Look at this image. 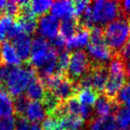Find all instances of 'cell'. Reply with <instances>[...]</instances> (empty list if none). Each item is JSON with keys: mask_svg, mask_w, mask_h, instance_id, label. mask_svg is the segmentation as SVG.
Listing matches in <instances>:
<instances>
[{"mask_svg": "<svg viewBox=\"0 0 130 130\" xmlns=\"http://www.w3.org/2000/svg\"><path fill=\"white\" fill-rule=\"evenodd\" d=\"M46 115V111L41 102H29L26 111L28 120H30L32 123H39L45 119Z\"/></svg>", "mask_w": 130, "mask_h": 130, "instance_id": "2e32d148", "label": "cell"}, {"mask_svg": "<svg viewBox=\"0 0 130 130\" xmlns=\"http://www.w3.org/2000/svg\"><path fill=\"white\" fill-rule=\"evenodd\" d=\"M29 103V100L25 94H21L15 97V100L13 101V109L17 117H25Z\"/></svg>", "mask_w": 130, "mask_h": 130, "instance_id": "7402d4cb", "label": "cell"}, {"mask_svg": "<svg viewBox=\"0 0 130 130\" xmlns=\"http://www.w3.org/2000/svg\"><path fill=\"white\" fill-rule=\"evenodd\" d=\"M126 77L130 80V62L126 63Z\"/></svg>", "mask_w": 130, "mask_h": 130, "instance_id": "d590c367", "label": "cell"}, {"mask_svg": "<svg viewBox=\"0 0 130 130\" xmlns=\"http://www.w3.org/2000/svg\"><path fill=\"white\" fill-rule=\"evenodd\" d=\"M98 93L91 88H82L78 90L76 97L81 104L87 106H94L96 100L98 98Z\"/></svg>", "mask_w": 130, "mask_h": 130, "instance_id": "ac0fdd59", "label": "cell"}, {"mask_svg": "<svg viewBox=\"0 0 130 130\" xmlns=\"http://www.w3.org/2000/svg\"><path fill=\"white\" fill-rule=\"evenodd\" d=\"M90 69L91 61L85 50L80 49L71 53L67 77L76 84V86L78 82L88 73Z\"/></svg>", "mask_w": 130, "mask_h": 130, "instance_id": "8992f818", "label": "cell"}, {"mask_svg": "<svg viewBox=\"0 0 130 130\" xmlns=\"http://www.w3.org/2000/svg\"><path fill=\"white\" fill-rule=\"evenodd\" d=\"M0 65H1V61H0Z\"/></svg>", "mask_w": 130, "mask_h": 130, "instance_id": "f35d334b", "label": "cell"}, {"mask_svg": "<svg viewBox=\"0 0 130 130\" xmlns=\"http://www.w3.org/2000/svg\"><path fill=\"white\" fill-rule=\"evenodd\" d=\"M70 57L71 54L68 50H61L58 52L57 57V65H56L55 74L67 75L68 68L70 63Z\"/></svg>", "mask_w": 130, "mask_h": 130, "instance_id": "ffe728a7", "label": "cell"}, {"mask_svg": "<svg viewBox=\"0 0 130 130\" xmlns=\"http://www.w3.org/2000/svg\"><path fill=\"white\" fill-rule=\"evenodd\" d=\"M45 94V88L42 79L36 76L32 78L26 89V94L27 98L30 102H41Z\"/></svg>", "mask_w": 130, "mask_h": 130, "instance_id": "4fadbf2b", "label": "cell"}, {"mask_svg": "<svg viewBox=\"0 0 130 130\" xmlns=\"http://www.w3.org/2000/svg\"><path fill=\"white\" fill-rule=\"evenodd\" d=\"M78 20H77L76 17L64 19L60 23L59 32L60 35L63 38L69 39L71 37L74 36L78 32Z\"/></svg>", "mask_w": 130, "mask_h": 130, "instance_id": "e0dca14e", "label": "cell"}, {"mask_svg": "<svg viewBox=\"0 0 130 130\" xmlns=\"http://www.w3.org/2000/svg\"><path fill=\"white\" fill-rule=\"evenodd\" d=\"M53 2L52 1H31L29 2V6L30 12L33 13L34 16H43L45 14V13L48 12L49 9H51L52 7Z\"/></svg>", "mask_w": 130, "mask_h": 130, "instance_id": "44dd1931", "label": "cell"}, {"mask_svg": "<svg viewBox=\"0 0 130 130\" xmlns=\"http://www.w3.org/2000/svg\"><path fill=\"white\" fill-rule=\"evenodd\" d=\"M0 130H15V119L7 117L0 119Z\"/></svg>", "mask_w": 130, "mask_h": 130, "instance_id": "83f0119b", "label": "cell"}, {"mask_svg": "<svg viewBox=\"0 0 130 130\" xmlns=\"http://www.w3.org/2000/svg\"><path fill=\"white\" fill-rule=\"evenodd\" d=\"M13 41V46L22 61L29 62V57H30L31 44H32L30 36L22 32L19 36H17Z\"/></svg>", "mask_w": 130, "mask_h": 130, "instance_id": "8fae6325", "label": "cell"}, {"mask_svg": "<svg viewBox=\"0 0 130 130\" xmlns=\"http://www.w3.org/2000/svg\"><path fill=\"white\" fill-rule=\"evenodd\" d=\"M119 127L116 123L115 116L107 117H95L86 123L84 130H118Z\"/></svg>", "mask_w": 130, "mask_h": 130, "instance_id": "7c38bea8", "label": "cell"}, {"mask_svg": "<svg viewBox=\"0 0 130 130\" xmlns=\"http://www.w3.org/2000/svg\"><path fill=\"white\" fill-rule=\"evenodd\" d=\"M13 113H14L13 101L11 95H8L0 102V119L12 117Z\"/></svg>", "mask_w": 130, "mask_h": 130, "instance_id": "603a6c76", "label": "cell"}, {"mask_svg": "<svg viewBox=\"0 0 130 130\" xmlns=\"http://www.w3.org/2000/svg\"><path fill=\"white\" fill-rule=\"evenodd\" d=\"M51 13L56 18L64 19L72 18L75 16L74 6L71 1H56L53 3L51 7Z\"/></svg>", "mask_w": 130, "mask_h": 130, "instance_id": "5bb4252c", "label": "cell"}, {"mask_svg": "<svg viewBox=\"0 0 130 130\" xmlns=\"http://www.w3.org/2000/svg\"><path fill=\"white\" fill-rule=\"evenodd\" d=\"M15 130H30V125L25 117H17L15 119Z\"/></svg>", "mask_w": 130, "mask_h": 130, "instance_id": "f546056e", "label": "cell"}, {"mask_svg": "<svg viewBox=\"0 0 130 130\" xmlns=\"http://www.w3.org/2000/svg\"><path fill=\"white\" fill-rule=\"evenodd\" d=\"M30 130H43V128L39 123H32L30 126Z\"/></svg>", "mask_w": 130, "mask_h": 130, "instance_id": "e575fe53", "label": "cell"}, {"mask_svg": "<svg viewBox=\"0 0 130 130\" xmlns=\"http://www.w3.org/2000/svg\"><path fill=\"white\" fill-rule=\"evenodd\" d=\"M89 40H90V30L78 27V32L71 38L67 39L65 45L69 50H74V49L80 50V48L88 45Z\"/></svg>", "mask_w": 130, "mask_h": 130, "instance_id": "9a60e30c", "label": "cell"}, {"mask_svg": "<svg viewBox=\"0 0 130 130\" xmlns=\"http://www.w3.org/2000/svg\"><path fill=\"white\" fill-rule=\"evenodd\" d=\"M41 126L43 130H61L59 119L53 116H48L45 118Z\"/></svg>", "mask_w": 130, "mask_h": 130, "instance_id": "484cf974", "label": "cell"}, {"mask_svg": "<svg viewBox=\"0 0 130 130\" xmlns=\"http://www.w3.org/2000/svg\"><path fill=\"white\" fill-rule=\"evenodd\" d=\"M91 2L89 1H84V0H79V1H75L73 2V6H74V12L76 18H78L80 15H82L85 11L90 6Z\"/></svg>", "mask_w": 130, "mask_h": 130, "instance_id": "4316f807", "label": "cell"}, {"mask_svg": "<svg viewBox=\"0 0 130 130\" xmlns=\"http://www.w3.org/2000/svg\"><path fill=\"white\" fill-rule=\"evenodd\" d=\"M91 11L94 22L99 25H107L120 17L119 1L98 0L91 2Z\"/></svg>", "mask_w": 130, "mask_h": 130, "instance_id": "5b68a950", "label": "cell"}, {"mask_svg": "<svg viewBox=\"0 0 130 130\" xmlns=\"http://www.w3.org/2000/svg\"><path fill=\"white\" fill-rule=\"evenodd\" d=\"M126 130H130V127H128L127 129H126Z\"/></svg>", "mask_w": 130, "mask_h": 130, "instance_id": "74e56055", "label": "cell"}, {"mask_svg": "<svg viewBox=\"0 0 130 130\" xmlns=\"http://www.w3.org/2000/svg\"><path fill=\"white\" fill-rule=\"evenodd\" d=\"M109 78L104 87L103 94L111 100H116L126 81V63L117 54H113L108 63Z\"/></svg>", "mask_w": 130, "mask_h": 130, "instance_id": "3957f363", "label": "cell"}, {"mask_svg": "<svg viewBox=\"0 0 130 130\" xmlns=\"http://www.w3.org/2000/svg\"><path fill=\"white\" fill-rule=\"evenodd\" d=\"M0 61L1 64L10 67H19L22 62L13 43L8 41L0 43Z\"/></svg>", "mask_w": 130, "mask_h": 130, "instance_id": "30bf717a", "label": "cell"}, {"mask_svg": "<svg viewBox=\"0 0 130 130\" xmlns=\"http://www.w3.org/2000/svg\"><path fill=\"white\" fill-rule=\"evenodd\" d=\"M120 105L116 100H111L107 97L104 94L98 95V98L94 103V111L97 117H107V116L115 115Z\"/></svg>", "mask_w": 130, "mask_h": 130, "instance_id": "9c48e42d", "label": "cell"}, {"mask_svg": "<svg viewBox=\"0 0 130 130\" xmlns=\"http://www.w3.org/2000/svg\"><path fill=\"white\" fill-rule=\"evenodd\" d=\"M36 75L34 69L28 62L24 66L11 67V71L3 87L10 95L17 97L27 89L29 82Z\"/></svg>", "mask_w": 130, "mask_h": 130, "instance_id": "277c9868", "label": "cell"}, {"mask_svg": "<svg viewBox=\"0 0 130 130\" xmlns=\"http://www.w3.org/2000/svg\"><path fill=\"white\" fill-rule=\"evenodd\" d=\"M4 12L6 16L16 20L20 14V6L18 5L17 1H7Z\"/></svg>", "mask_w": 130, "mask_h": 130, "instance_id": "d4e9b609", "label": "cell"}, {"mask_svg": "<svg viewBox=\"0 0 130 130\" xmlns=\"http://www.w3.org/2000/svg\"><path fill=\"white\" fill-rule=\"evenodd\" d=\"M21 33H22V29L13 18L6 15L0 18V43L9 39L13 40Z\"/></svg>", "mask_w": 130, "mask_h": 130, "instance_id": "ba28073f", "label": "cell"}, {"mask_svg": "<svg viewBox=\"0 0 130 130\" xmlns=\"http://www.w3.org/2000/svg\"><path fill=\"white\" fill-rule=\"evenodd\" d=\"M8 95H10V94L6 92V89H5L3 87H0V102L2 101V100H4L5 98Z\"/></svg>", "mask_w": 130, "mask_h": 130, "instance_id": "836d02e7", "label": "cell"}, {"mask_svg": "<svg viewBox=\"0 0 130 130\" xmlns=\"http://www.w3.org/2000/svg\"><path fill=\"white\" fill-rule=\"evenodd\" d=\"M116 101L119 105L130 107V83L124 86L116 98Z\"/></svg>", "mask_w": 130, "mask_h": 130, "instance_id": "cb8c5ba5", "label": "cell"}, {"mask_svg": "<svg viewBox=\"0 0 130 130\" xmlns=\"http://www.w3.org/2000/svg\"><path fill=\"white\" fill-rule=\"evenodd\" d=\"M120 16L129 20L130 17V1H119Z\"/></svg>", "mask_w": 130, "mask_h": 130, "instance_id": "1f68e13d", "label": "cell"}, {"mask_svg": "<svg viewBox=\"0 0 130 130\" xmlns=\"http://www.w3.org/2000/svg\"><path fill=\"white\" fill-rule=\"evenodd\" d=\"M59 28L60 22L56 17L52 14H45L38 19L37 31L40 37L51 40L59 35Z\"/></svg>", "mask_w": 130, "mask_h": 130, "instance_id": "52a82bcc", "label": "cell"}, {"mask_svg": "<svg viewBox=\"0 0 130 130\" xmlns=\"http://www.w3.org/2000/svg\"><path fill=\"white\" fill-rule=\"evenodd\" d=\"M117 54L120 57V59L122 60L125 63L130 62V39H129V41L120 49V51H119Z\"/></svg>", "mask_w": 130, "mask_h": 130, "instance_id": "f1b7e54d", "label": "cell"}, {"mask_svg": "<svg viewBox=\"0 0 130 130\" xmlns=\"http://www.w3.org/2000/svg\"><path fill=\"white\" fill-rule=\"evenodd\" d=\"M86 52L92 65H108L111 60L113 54L105 42L103 29L101 26L90 29V40Z\"/></svg>", "mask_w": 130, "mask_h": 130, "instance_id": "7a4b0ae2", "label": "cell"}, {"mask_svg": "<svg viewBox=\"0 0 130 130\" xmlns=\"http://www.w3.org/2000/svg\"><path fill=\"white\" fill-rule=\"evenodd\" d=\"M10 71H11L10 66L3 64L0 65V87H4V84L9 75Z\"/></svg>", "mask_w": 130, "mask_h": 130, "instance_id": "d6a6232c", "label": "cell"}, {"mask_svg": "<svg viewBox=\"0 0 130 130\" xmlns=\"http://www.w3.org/2000/svg\"><path fill=\"white\" fill-rule=\"evenodd\" d=\"M104 38L107 45L115 54L129 41L130 26L128 19L119 17L103 28Z\"/></svg>", "mask_w": 130, "mask_h": 130, "instance_id": "6da1fadb", "label": "cell"}, {"mask_svg": "<svg viewBox=\"0 0 130 130\" xmlns=\"http://www.w3.org/2000/svg\"><path fill=\"white\" fill-rule=\"evenodd\" d=\"M115 119L118 127L120 130H126L130 125V107L120 105L115 113Z\"/></svg>", "mask_w": 130, "mask_h": 130, "instance_id": "d6986e66", "label": "cell"}, {"mask_svg": "<svg viewBox=\"0 0 130 130\" xmlns=\"http://www.w3.org/2000/svg\"><path fill=\"white\" fill-rule=\"evenodd\" d=\"M128 21H130V17H129V20H128Z\"/></svg>", "mask_w": 130, "mask_h": 130, "instance_id": "ab89813d", "label": "cell"}, {"mask_svg": "<svg viewBox=\"0 0 130 130\" xmlns=\"http://www.w3.org/2000/svg\"><path fill=\"white\" fill-rule=\"evenodd\" d=\"M2 13H3V12L1 11V10H0V18H1V17L3 16V14H2Z\"/></svg>", "mask_w": 130, "mask_h": 130, "instance_id": "8d00e7d4", "label": "cell"}, {"mask_svg": "<svg viewBox=\"0 0 130 130\" xmlns=\"http://www.w3.org/2000/svg\"><path fill=\"white\" fill-rule=\"evenodd\" d=\"M65 41L64 38L61 36V35H58L57 37H55L54 38L50 40V45L54 47L55 50H57L58 52L61 50H63V47L65 45Z\"/></svg>", "mask_w": 130, "mask_h": 130, "instance_id": "4dcf8cb0", "label": "cell"}]
</instances>
